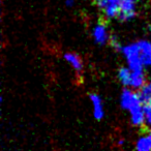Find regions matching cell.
<instances>
[{
    "instance_id": "19",
    "label": "cell",
    "mask_w": 151,
    "mask_h": 151,
    "mask_svg": "<svg viewBox=\"0 0 151 151\" xmlns=\"http://www.w3.org/2000/svg\"><path fill=\"white\" fill-rule=\"evenodd\" d=\"M94 1H96V2H97V1H99V0H94Z\"/></svg>"
},
{
    "instance_id": "11",
    "label": "cell",
    "mask_w": 151,
    "mask_h": 151,
    "mask_svg": "<svg viewBox=\"0 0 151 151\" xmlns=\"http://www.w3.org/2000/svg\"><path fill=\"white\" fill-rule=\"evenodd\" d=\"M134 148L138 151H151V130H148L137 139Z\"/></svg>"
},
{
    "instance_id": "12",
    "label": "cell",
    "mask_w": 151,
    "mask_h": 151,
    "mask_svg": "<svg viewBox=\"0 0 151 151\" xmlns=\"http://www.w3.org/2000/svg\"><path fill=\"white\" fill-rule=\"evenodd\" d=\"M117 78L119 82L123 85L124 87H129L130 78H132V69L126 65L119 68L117 73Z\"/></svg>"
},
{
    "instance_id": "17",
    "label": "cell",
    "mask_w": 151,
    "mask_h": 151,
    "mask_svg": "<svg viewBox=\"0 0 151 151\" xmlns=\"http://www.w3.org/2000/svg\"><path fill=\"white\" fill-rule=\"evenodd\" d=\"M117 145H118V146H123V145H124V140H122V139L118 140L117 141Z\"/></svg>"
},
{
    "instance_id": "7",
    "label": "cell",
    "mask_w": 151,
    "mask_h": 151,
    "mask_svg": "<svg viewBox=\"0 0 151 151\" xmlns=\"http://www.w3.org/2000/svg\"><path fill=\"white\" fill-rule=\"evenodd\" d=\"M89 101L92 107V115L96 120H101L105 117V106L103 103V99L101 95L96 93H91L89 94Z\"/></svg>"
},
{
    "instance_id": "15",
    "label": "cell",
    "mask_w": 151,
    "mask_h": 151,
    "mask_svg": "<svg viewBox=\"0 0 151 151\" xmlns=\"http://www.w3.org/2000/svg\"><path fill=\"white\" fill-rule=\"evenodd\" d=\"M110 45H111L112 47H113L114 50H117V51H120L122 48L121 44H120V42L118 40L117 37H115V36H111V40H110Z\"/></svg>"
},
{
    "instance_id": "13",
    "label": "cell",
    "mask_w": 151,
    "mask_h": 151,
    "mask_svg": "<svg viewBox=\"0 0 151 151\" xmlns=\"http://www.w3.org/2000/svg\"><path fill=\"white\" fill-rule=\"evenodd\" d=\"M139 95H140L141 101H143V104L147 105L150 103L151 101V80H149L148 82L145 83V85L142 88L139 90Z\"/></svg>"
},
{
    "instance_id": "5",
    "label": "cell",
    "mask_w": 151,
    "mask_h": 151,
    "mask_svg": "<svg viewBox=\"0 0 151 151\" xmlns=\"http://www.w3.org/2000/svg\"><path fill=\"white\" fill-rule=\"evenodd\" d=\"M91 36H92L93 40L99 46L108 44L111 40L109 30H108L107 26L103 23H96L95 25H93L92 30H91Z\"/></svg>"
},
{
    "instance_id": "1",
    "label": "cell",
    "mask_w": 151,
    "mask_h": 151,
    "mask_svg": "<svg viewBox=\"0 0 151 151\" xmlns=\"http://www.w3.org/2000/svg\"><path fill=\"white\" fill-rule=\"evenodd\" d=\"M120 52L122 53V56L125 59L126 65L132 70H144L145 66L141 58V52L138 42L122 46Z\"/></svg>"
},
{
    "instance_id": "4",
    "label": "cell",
    "mask_w": 151,
    "mask_h": 151,
    "mask_svg": "<svg viewBox=\"0 0 151 151\" xmlns=\"http://www.w3.org/2000/svg\"><path fill=\"white\" fill-rule=\"evenodd\" d=\"M137 15V1L134 0H121L118 19L121 22H128L134 19Z\"/></svg>"
},
{
    "instance_id": "6",
    "label": "cell",
    "mask_w": 151,
    "mask_h": 151,
    "mask_svg": "<svg viewBox=\"0 0 151 151\" xmlns=\"http://www.w3.org/2000/svg\"><path fill=\"white\" fill-rule=\"evenodd\" d=\"M129 115V121L136 127H141L144 125L145 122V106L144 104L136 106L128 111Z\"/></svg>"
},
{
    "instance_id": "8",
    "label": "cell",
    "mask_w": 151,
    "mask_h": 151,
    "mask_svg": "<svg viewBox=\"0 0 151 151\" xmlns=\"http://www.w3.org/2000/svg\"><path fill=\"white\" fill-rule=\"evenodd\" d=\"M139 48L141 52L143 64L145 67H151V40H138Z\"/></svg>"
},
{
    "instance_id": "3",
    "label": "cell",
    "mask_w": 151,
    "mask_h": 151,
    "mask_svg": "<svg viewBox=\"0 0 151 151\" xmlns=\"http://www.w3.org/2000/svg\"><path fill=\"white\" fill-rule=\"evenodd\" d=\"M121 0H99L97 6L107 20H113L118 18L120 11Z\"/></svg>"
},
{
    "instance_id": "18",
    "label": "cell",
    "mask_w": 151,
    "mask_h": 151,
    "mask_svg": "<svg viewBox=\"0 0 151 151\" xmlns=\"http://www.w3.org/2000/svg\"><path fill=\"white\" fill-rule=\"evenodd\" d=\"M149 105H151V101H150V103H149Z\"/></svg>"
},
{
    "instance_id": "10",
    "label": "cell",
    "mask_w": 151,
    "mask_h": 151,
    "mask_svg": "<svg viewBox=\"0 0 151 151\" xmlns=\"http://www.w3.org/2000/svg\"><path fill=\"white\" fill-rule=\"evenodd\" d=\"M146 77H145L144 70H132V78H130L129 88L134 90H140L146 83Z\"/></svg>"
},
{
    "instance_id": "14",
    "label": "cell",
    "mask_w": 151,
    "mask_h": 151,
    "mask_svg": "<svg viewBox=\"0 0 151 151\" xmlns=\"http://www.w3.org/2000/svg\"><path fill=\"white\" fill-rule=\"evenodd\" d=\"M144 125L148 130H151V105H145V122Z\"/></svg>"
},
{
    "instance_id": "2",
    "label": "cell",
    "mask_w": 151,
    "mask_h": 151,
    "mask_svg": "<svg viewBox=\"0 0 151 151\" xmlns=\"http://www.w3.org/2000/svg\"><path fill=\"white\" fill-rule=\"evenodd\" d=\"M119 103L122 109L128 112L130 109L142 104L143 101H141L140 95H139V92H137V90L129 88V87H125L120 94Z\"/></svg>"
},
{
    "instance_id": "20",
    "label": "cell",
    "mask_w": 151,
    "mask_h": 151,
    "mask_svg": "<svg viewBox=\"0 0 151 151\" xmlns=\"http://www.w3.org/2000/svg\"><path fill=\"white\" fill-rule=\"evenodd\" d=\"M134 1H138V0H134Z\"/></svg>"
},
{
    "instance_id": "16",
    "label": "cell",
    "mask_w": 151,
    "mask_h": 151,
    "mask_svg": "<svg viewBox=\"0 0 151 151\" xmlns=\"http://www.w3.org/2000/svg\"><path fill=\"white\" fill-rule=\"evenodd\" d=\"M65 5L67 7H71L75 5V0H65Z\"/></svg>"
},
{
    "instance_id": "9",
    "label": "cell",
    "mask_w": 151,
    "mask_h": 151,
    "mask_svg": "<svg viewBox=\"0 0 151 151\" xmlns=\"http://www.w3.org/2000/svg\"><path fill=\"white\" fill-rule=\"evenodd\" d=\"M63 58H64V60L70 65V67L75 71L80 73V71H82L83 68H84V62H83L82 58H81L78 54H76V53L66 52L63 55Z\"/></svg>"
}]
</instances>
